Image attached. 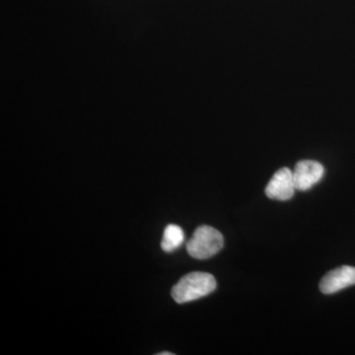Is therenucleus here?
I'll return each mask as SVG.
<instances>
[{"label":"nucleus","mask_w":355,"mask_h":355,"mask_svg":"<svg viewBox=\"0 0 355 355\" xmlns=\"http://www.w3.org/2000/svg\"><path fill=\"white\" fill-rule=\"evenodd\" d=\"M216 279L207 272H193L184 275L173 287L172 297L179 304L205 297L216 291Z\"/></svg>","instance_id":"nucleus-1"},{"label":"nucleus","mask_w":355,"mask_h":355,"mask_svg":"<svg viewBox=\"0 0 355 355\" xmlns=\"http://www.w3.org/2000/svg\"><path fill=\"white\" fill-rule=\"evenodd\" d=\"M224 238L216 228L202 225L196 229L187 244V251L193 258L205 260L211 258L223 248Z\"/></svg>","instance_id":"nucleus-2"},{"label":"nucleus","mask_w":355,"mask_h":355,"mask_svg":"<svg viewBox=\"0 0 355 355\" xmlns=\"http://www.w3.org/2000/svg\"><path fill=\"white\" fill-rule=\"evenodd\" d=\"M293 172L288 168H282L273 175L266 188V195L272 200H291L295 193Z\"/></svg>","instance_id":"nucleus-3"},{"label":"nucleus","mask_w":355,"mask_h":355,"mask_svg":"<svg viewBox=\"0 0 355 355\" xmlns=\"http://www.w3.org/2000/svg\"><path fill=\"white\" fill-rule=\"evenodd\" d=\"M293 172L294 184L297 191H308L324 176L323 165L317 161L303 160L298 162Z\"/></svg>","instance_id":"nucleus-4"},{"label":"nucleus","mask_w":355,"mask_h":355,"mask_svg":"<svg viewBox=\"0 0 355 355\" xmlns=\"http://www.w3.org/2000/svg\"><path fill=\"white\" fill-rule=\"evenodd\" d=\"M355 284V268L343 266L327 273L320 282V291L334 294Z\"/></svg>","instance_id":"nucleus-5"},{"label":"nucleus","mask_w":355,"mask_h":355,"mask_svg":"<svg viewBox=\"0 0 355 355\" xmlns=\"http://www.w3.org/2000/svg\"><path fill=\"white\" fill-rule=\"evenodd\" d=\"M184 241V234L183 229L176 224H169L165 228L164 234H163L162 241H161V248L163 251L167 253L177 250Z\"/></svg>","instance_id":"nucleus-6"},{"label":"nucleus","mask_w":355,"mask_h":355,"mask_svg":"<svg viewBox=\"0 0 355 355\" xmlns=\"http://www.w3.org/2000/svg\"><path fill=\"white\" fill-rule=\"evenodd\" d=\"M158 355H173L172 352H160Z\"/></svg>","instance_id":"nucleus-7"}]
</instances>
